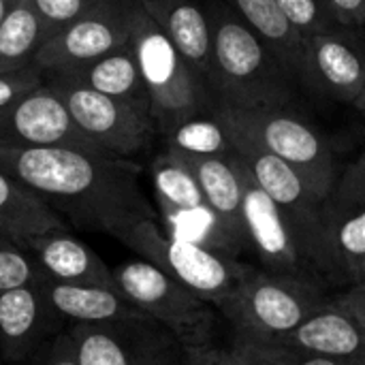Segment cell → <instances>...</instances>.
Masks as SVG:
<instances>
[{
  "mask_svg": "<svg viewBox=\"0 0 365 365\" xmlns=\"http://www.w3.org/2000/svg\"><path fill=\"white\" fill-rule=\"evenodd\" d=\"M0 169L34 190L68 227L120 240L156 218L139 186V167L77 148L0 150Z\"/></svg>",
  "mask_w": 365,
  "mask_h": 365,
  "instance_id": "6da1fadb",
  "label": "cell"
},
{
  "mask_svg": "<svg viewBox=\"0 0 365 365\" xmlns=\"http://www.w3.org/2000/svg\"><path fill=\"white\" fill-rule=\"evenodd\" d=\"M212 26V94L218 107H287L295 77L269 45L222 0H205Z\"/></svg>",
  "mask_w": 365,
  "mask_h": 365,
  "instance_id": "7a4b0ae2",
  "label": "cell"
},
{
  "mask_svg": "<svg viewBox=\"0 0 365 365\" xmlns=\"http://www.w3.org/2000/svg\"><path fill=\"white\" fill-rule=\"evenodd\" d=\"M130 47L150 92L152 118L160 135L190 118L216 111V98L203 77L186 62L139 0H130Z\"/></svg>",
  "mask_w": 365,
  "mask_h": 365,
  "instance_id": "3957f363",
  "label": "cell"
},
{
  "mask_svg": "<svg viewBox=\"0 0 365 365\" xmlns=\"http://www.w3.org/2000/svg\"><path fill=\"white\" fill-rule=\"evenodd\" d=\"M321 291L306 276L250 267L233 293L218 306L235 336L278 342L295 331L321 304Z\"/></svg>",
  "mask_w": 365,
  "mask_h": 365,
  "instance_id": "277c9868",
  "label": "cell"
},
{
  "mask_svg": "<svg viewBox=\"0 0 365 365\" xmlns=\"http://www.w3.org/2000/svg\"><path fill=\"white\" fill-rule=\"evenodd\" d=\"M111 272L120 295L171 331L186 351L212 344L220 314L214 304L139 257L118 263Z\"/></svg>",
  "mask_w": 365,
  "mask_h": 365,
  "instance_id": "5b68a950",
  "label": "cell"
},
{
  "mask_svg": "<svg viewBox=\"0 0 365 365\" xmlns=\"http://www.w3.org/2000/svg\"><path fill=\"white\" fill-rule=\"evenodd\" d=\"M216 115L227 130L250 139L265 152L295 167L323 199L336 184L334 152L308 122L289 113L284 107H216Z\"/></svg>",
  "mask_w": 365,
  "mask_h": 365,
  "instance_id": "8992f818",
  "label": "cell"
},
{
  "mask_svg": "<svg viewBox=\"0 0 365 365\" xmlns=\"http://www.w3.org/2000/svg\"><path fill=\"white\" fill-rule=\"evenodd\" d=\"M118 242L139 259L167 272L201 299L214 304L216 310L250 269V265L237 259L222 257L214 250L169 235L160 227L158 218L137 222L122 233Z\"/></svg>",
  "mask_w": 365,
  "mask_h": 365,
  "instance_id": "52a82bcc",
  "label": "cell"
},
{
  "mask_svg": "<svg viewBox=\"0 0 365 365\" xmlns=\"http://www.w3.org/2000/svg\"><path fill=\"white\" fill-rule=\"evenodd\" d=\"M227 133L233 141V152L246 165L255 182L269 195V199L282 212L310 269L314 274H323V197L289 163L265 152L263 148L237 133Z\"/></svg>",
  "mask_w": 365,
  "mask_h": 365,
  "instance_id": "ba28073f",
  "label": "cell"
},
{
  "mask_svg": "<svg viewBox=\"0 0 365 365\" xmlns=\"http://www.w3.org/2000/svg\"><path fill=\"white\" fill-rule=\"evenodd\" d=\"M47 86L62 98L75 126L111 156L130 158L143 152L158 133L150 113L105 96L73 75H49Z\"/></svg>",
  "mask_w": 365,
  "mask_h": 365,
  "instance_id": "9c48e42d",
  "label": "cell"
},
{
  "mask_svg": "<svg viewBox=\"0 0 365 365\" xmlns=\"http://www.w3.org/2000/svg\"><path fill=\"white\" fill-rule=\"evenodd\" d=\"M323 274L359 284L365 280V152H361L327 192L321 205Z\"/></svg>",
  "mask_w": 365,
  "mask_h": 365,
  "instance_id": "30bf717a",
  "label": "cell"
},
{
  "mask_svg": "<svg viewBox=\"0 0 365 365\" xmlns=\"http://www.w3.org/2000/svg\"><path fill=\"white\" fill-rule=\"evenodd\" d=\"M79 365H186V349L150 317L66 327Z\"/></svg>",
  "mask_w": 365,
  "mask_h": 365,
  "instance_id": "8fae6325",
  "label": "cell"
},
{
  "mask_svg": "<svg viewBox=\"0 0 365 365\" xmlns=\"http://www.w3.org/2000/svg\"><path fill=\"white\" fill-rule=\"evenodd\" d=\"M130 41V0H103L98 6L45 41L34 66L47 75L75 73Z\"/></svg>",
  "mask_w": 365,
  "mask_h": 365,
  "instance_id": "7c38bea8",
  "label": "cell"
},
{
  "mask_svg": "<svg viewBox=\"0 0 365 365\" xmlns=\"http://www.w3.org/2000/svg\"><path fill=\"white\" fill-rule=\"evenodd\" d=\"M17 148H77L107 154L75 126L66 105L47 81L24 98L0 107V150Z\"/></svg>",
  "mask_w": 365,
  "mask_h": 365,
  "instance_id": "4fadbf2b",
  "label": "cell"
},
{
  "mask_svg": "<svg viewBox=\"0 0 365 365\" xmlns=\"http://www.w3.org/2000/svg\"><path fill=\"white\" fill-rule=\"evenodd\" d=\"M242 190H244V225L248 235V248H252L263 263V269L287 276L314 274L306 263L293 231L289 229L282 212L269 199V195L255 182L246 165L235 154Z\"/></svg>",
  "mask_w": 365,
  "mask_h": 365,
  "instance_id": "5bb4252c",
  "label": "cell"
},
{
  "mask_svg": "<svg viewBox=\"0 0 365 365\" xmlns=\"http://www.w3.org/2000/svg\"><path fill=\"white\" fill-rule=\"evenodd\" d=\"M66 327L36 282L0 293V355L4 365H24Z\"/></svg>",
  "mask_w": 365,
  "mask_h": 365,
  "instance_id": "9a60e30c",
  "label": "cell"
},
{
  "mask_svg": "<svg viewBox=\"0 0 365 365\" xmlns=\"http://www.w3.org/2000/svg\"><path fill=\"white\" fill-rule=\"evenodd\" d=\"M338 28L306 43L304 83L355 107L365 92V47Z\"/></svg>",
  "mask_w": 365,
  "mask_h": 365,
  "instance_id": "2e32d148",
  "label": "cell"
},
{
  "mask_svg": "<svg viewBox=\"0 0 365 365\" xmlns=\"http://www.w3.org/2000/svg\"><path fill=\"white\" fill-rule=\"evenodd\" d=\"M278 344L312 353L340 365H365V334L336 299H325L295 331Z\"/></svg>",
  "mask_w": 365,
  "mask_h": 365,
  "instance_id": "e0dca14e",
  "label": "cell"
},
{
  "mask_svg": "<svg viewBox=\"0 0 365 365\" xmlns=\"http://www.w3.org/2000/svg\"><path fill=\"white\" fill-rule=\"evenodd\" d=\"M34 259L41 274L62 284L115 289L111 267L68 229L47 231L21 244ZM118 291V289H115Z\"/></svg>",
  "mask_w": 365,
  "mask_h": 365,
  "instance_id": "ac0fdd59",
  "label": "cell"
},
{
  "mask_svg": "<svg viewBox=\"0 0 365 365\" xmlns=\"http://www.w3.org/2000/svg\"><path fill=\"white\" fill-rule=\"evenodd\" d=\"M186 62L212 90V26L201 0H139Z\"/></svg>",
  "mask_w": 365,
  "mask_h": 365,
  "instance_id": "d6986e66",
  "label": "cell"
},
{
  "mask_svg": "<svg viewBox=\"0 0 365 365\" xmlns=\"http://www.w3.org/2000/svg\"><path fill=\"white\" fill-rule=\"evenodd\" d=\"M180 156L195 173L214 216L242 248H248V235L244 225V190H242V178H240L235 152L231 156H212V158H197L184 154Z\"/></svg>",
  "mask_w": 365,
  "mask_h": 365,
  "instance_id": "ffe728a7",
  "label": "cell"
},
{
  "mask_svg": "<svg viewBox=\"0 0 365 365\" xmlns=\"http://www.w3.org/2000/svg\"><path fill=\"white\" fill-rule=\"evenodd\" d=\"M36 287L66 325H98L143 317V312L137 310L128 299H124L115 289L62 284L45 276L36 280Z\"/></svg>",
  "mask_w": 365,
  "mask_h": 365,
  "instance_id": "44dd1931",
  "label": "cell"
},
{
  "mask_svg": "<svg viewBox=\"0 0 365 365\" xmlns=\"http://www.w3.org/2000/svg\"><path fill=\"white\" fill-rule=\"evenodd\" d=\"M62 75H73L75 79H79L88 88H92L105 96L118 98L122 103H128L135 109L152 115L150 92H148L145 81L141 77V71H139L135 51L130 47V41L124 47L94 60L92 64H88L75 73H62Z\"/></svg>",
  "mask_w": 365,
  "mask_h": 365,
  "instance_id": "7402d4cb",
  "label": "cell"
},
{
  "mask_svg": "<svg viewBox=\"0 0 365 365\" xmlns=\"http://www.w3.org/2000/svg\"><path fill=\"white\" fill-rule=\"evenodd\" d=\"M68 229V225L26 184L0 169V235L24 244L26 240Z\"/></svg>",
  "mask_w": 365,
  "mask_h": 365,
  "instance_id": "603a6c76",
  "label": "cell"
},
{
  "mask_svg": "<svg viewBox=\"0 0 365 365\" xmlns=\"http://www.w3.org/2000/svg\"><path fill=\"white\" fill-rule=\"evenodd\" d=\"M240 15L276 53L282 66L295 77L297 83H304L306 71V43L289 26L287 17L278 9L276 0H222Z\"/></svg>",
  "mask_w": 365,
  "mask_h": 365,
  "instance_id": "cb8c5ba5",
  "label": "cell"
},
{
  "mask_svg": "<svg viewBox=\"0 0 365 365\" xmlns=\"http://www.w3.org/2000/svg\"><path fill=\"white\" fill-rule=\"evenodd\" d=\"M152 186L160 216H178L210 207L186 160L169 148L152 160Z\"/></svg>",
  "mask_w": 365,
  "mask_h": 365,
  "instance_id": "d4e9b609",
  "label": "cell"
},
{
  "mask_svg": "<svg viewBox=\"0 0 365 365\" xmlns=\"http://www.w3.org/2000/svg\"><path fill=\"white\" fill-rule=\"evenodd\" d=\"M43 30L32 0H19L0 24V75L34 64Z\"/></svg>",
  "mask_w": 365,
  "mask_h": 365,
  "instance_id": "484cf974",
  "label": "cell"
},
{
  "mask_svg": "<svg viewBox=\"0 0 365 365\" xmlns=\"http://www.w3.org/2000/svg\"><path fill=\"white\" fill-rule=\"evenodd\" d=\"M163 137H165V143L169 150L184 154V156L212 158V156H231L233 154V141H231L225 124L218 120L216 111L210 115L190 118V120L173 126Z\"/></svg>",
  "mask_w": 365,
  "mask_h": 365,
  "instance_id": "4316f807",
  "label": "cell"
},
{
  "mask_svg": "<svg viewBox=\"0 0 365 365\" xmlns=\"http://www.w3.org/2000/svg\"><path fill=\"white\" fill-rule=\"evenodd\" d=\"M231 346L250 365H340L331 359L304 353L278 342L252 340L246 336H235Z\"/></svg>",
  "mask_w": 365,
  "mask_h": 365,
  "instance_id": "83f0119b",
  "label": "cell"
},
{
  "mask_svg": "<svg viewBox=\"0 0 365 365\" xmlns=\"http://www.w3.org/2000/svg\"><path fill=\"white\" fill-rule=\"evenodd\" d=\"M276 4L304 43L338 26L319 0H276Z\"/></svg>",
  "mask_w": 365,
  "mask_h": 365,
  "instance_id": "f1b7e54d",
  "label": "cell"
},
{
  "mask_svg": "<svg viewBox=\"0 0 365 365\" xmlns=\"http://www.w3.org/2000/svg\"><path fill=\"white\" fill-rule=\"evenodd\" d=\"M41 276L43 274L30 252L13 240L0 235V293L34 284Z\"/></svg>",
  "mask_w": 365,
  "mask_h": 365,
  "instance_id": "f546056e",
  "label": "cell"
},
{
  "mask_svg": "<svg viewBox=\"0 0 365 365\" xmlns=\"http://www.w3.org/2000/svg\"><path fill=\"white\" fill-rule=\"evenodd\" d=\"M38 13L43 43L56 36L62 28L98 6L103 0H32Z\"/></svg>",
  "mask_w": 365,
  "mask_h": 365,
  "instance_id": "4dcf8cb0",
  "label": "cell"
},
{
  "mask_svg": "<svg viewBox=\"0 0 365 365\" xmlns=\"http://www.w3.org/2000/svg\"><path fill=\"white\" fill-rule=\"evenodd\" d=\"M45 81H47L45 73L41 68H36L34 64L28 68H21V71L2 73L0 75V107L24 98L26 94L45 86Z\"/></svg>",
  "mask_w": 365,
  "mask_h": 365,
  "instance_id": "1f68e13d",
  "label": "cell"
},
{
  "mask_svg": "<svg viewBox=\"0 0 365 365\" xmlns=\"http://www.w3.org/2000/svg\"><path fill=\"white\" fill-rule=\"evenodd\" d=\"M24 365H79L75 344L68 331L58 334L45 346H41Z\"/></svg>",
  "mask_w": 365,
  "mask_h": 365,
  "instance_id": "d6a6232c",
  "label": "cell"
},
{
  "mask_svg": "<svg viewBox=\"0 0 365 365\" xmlns=\"http://www.w3.org/2000/svg\"><path fill=\"white\" fill-rule=\"evenodd\" d=\"M186 361L188 365H250L233 346L222 349L214 344L186 351Z\"/></svg>",
  "mask_w": 365,
  "mask_h": 365,
  "instance_id": "836d02e7",
  "label": "cell"
},
{
  "mask_svg": "<svg viewBox=\"0 0 365 365\" xmlns=\"http://www.w3.org/2000/svg\"><path fill=\"white\" fill-rule=\"evenodd\" d=\"M329 13L340 28H359L365 24V0H329Z\"/></svg>",
  "mask_w": 365,
  "mask_h": 365,
  "instance_id": "e575fe53",
  "label": "cell"
},
{
  "mask_svg": "<svg viewBox=\"0 0 365 365\" xmlns=\"http://www.w3.org/2000/svg\"><path fill=\"white\" fill-rule=\"evenodd\" d=\"M336 302L355 317V321L361 325L365 334V280L359 284H353L344 295L336 297Z\"/></svg>",
  "mask_w": 365,
  "mask_h": 365,
  "instance_id": "d590c367",
  "label": "cell"
},
{
  "mask_svg": "<svg viewBox=\"0 0 365 365\" xmlns=\"http://www.w3.org/2000/svg\"><path fill=\"white\" fill-rule=\"evenodd\" d=\"M19 0H0V24H2V19L13 11V6L17 4Z\"/></svg>",
  "mask_w": 365,
  "mask_h": 365,
  "instance_id": "8d00e7d4",
  "label": "cell"
},
{
  "mask_svg": "<svg viewBox=\"0 0 365 365\" xmlns=\"http://www.w3.org/2000/svg\"><path fill=\"white\" fill-rule=\"evenodd\" d=\"M355 107L359 109V113H361V115H364V118H365V92H364V94H361V98H359V101L355 103Z\"/></svg>",
  "mask_w": 365,
  "mask_h": 365,
  "instance_id": "74e56055",
  "label": "cell"
},
{
  "mask_svg": "<svg viewBox=\"0 0 365 365\" xmlns=\"http://www.w3.org/2000/svg\"><path fill=\"white\" fill-rule=\"evenodd\" d=\"M319 2H321V4H323V6L327 9V13H329V0H319ZM329 15H331V13H329Z\"/></svg>",
  "mask_w": 365,
  "mask_h": 365,
  "instance_id": "f35d334b",
  "label": "cell"
},
{
  "mask_svg": "<svg viewBox=\"0 0 365 365\" xmlns=\"http://www.w3.org/2000/svg\"><path fill=\"white\" fill-rule=\"evenodd\" d=\"M0 365H4V361H2V355H0Z\"/></svg>",
  "mask_w": 365,
  "mask_h": 365,
  "instance_id": "ab89813d",
  "label": "cell"
},
{
  "mask_svg": "<svg viewBox=\"0 0 365 365\" xmlns=\"http://www.w3.org/2000/svg\"><path fill=\"white\" fill-rule=\"evenodd\" d=\"M186 365H188V361H186Z\"/></svg>",
  "mask_w": 365,
  "mask_h": 365,
  "instance_id": "60d3db41",
  "label": "cell"
}]
</instances>
